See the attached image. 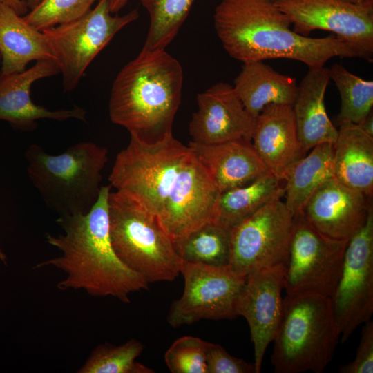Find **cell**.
<instances>
[{"instance_id":"12","label":"cell","mask_w":373,"mask_h":373,"mask_svg":"<svg viewBox=\"0 0 373 373\" xmlns=\"http://www.w3.org/2000/svg\"><path fill=\"white\" fill-rule=\"evenodd\" d=\"M184 280L182 296L171 305L167 322L173 327L191 325L202 319L237 317L236 303L246 278L229 266L213 267L182 260Z\"/></svg>"},{"instance_id":"30","label":"cell","mask_w":373,"mask_h":373,"mask_svg":"<svg viewBox=\"0 0 373 373\" xmlns=\"http://www.w3.org/2000/svg\"><path fill=\"white\" fill-rule=\"evenodd\" d=\"M97 0H42L24 16L26 22L39 30L79 19L91 10Z\"/></svg>"},{"instance_id":"7","label":"cell","mask_w":373,"mask_h":373,"mask_svg":"<svg viewBox=\"0 0 373 373\" xmlns=\"http://www.w3.org/2000/svg\"><path fill=\"white\" fill-rule=\"evenodd\" d=\"M108 203L111 241L119 259L149 283L175 280L182 260L157 218L119 191H110Z\"/></svg>"},{"instance_id":"29","label":"cell","mask_w":373,"mask_h":373,"mask_svg":"<svg viewBox=\"0 0 373 373\" xmlns=\"http://www.w3.org/2000/svg\"><path fill=\"white\" fill-rule=\"evenodd\" d=\"M144 349V344L134 338L119 345L100 344L93 350L77 372L153 373V369L135 361Z\"/></svg>"},{"instance_id":"25","label":"cell","mask_w":373,"mask_h":373,"mask_svg":"<svg viewBox=\"0 0 373 373\" xmlns=\"http://www.w3.org/2000/svg\"><path fill=\"white\" fill-rule=\"evenodd\" d=\"M283 182L269 172L244 186L220 193L216 220L233 228L269 202L283 198Z\"/></svg>"},{"instance_id":"10","label":"cell","mask_w":373,"mask_h":373,"mask_svg":"<svg viewBox=\"0 0 373 373\" xmlns=\"http://www.w3.org/2000/svg\"><path fill=\"white\" fill-rule=\"evenodd\" d=\"M293 223L294 215L278 198L234 226L229 267L246 278L258 270L285 264Z\"/></svg>"},{"instance_id":"1","label":"cell","mask_w":373,"mask_h":373,"mask_svg":"<svg viewBox=\"0 0 373 373\" xmlns=\"http://www.w3.org/2000/svg\"><path fill=\"white\" fill-rule=\"evenodd\" d=\"M108 180L155 216L174 243L216 221L220 193L193 150L172 133L155 141L130 133Z\"/></svg>"},{"instance_id":"8","label":"cell","mask_w":373,"mask_h":373,"mask_svg":"<svg viewBox=\"0 0 373 373\" xmlns=\"http://www.w3.org/2000/svg\"><path fill=\"white\" fill-rule=\"evenodd\" d=\"M139 15L137 8L122 16L113 15L109 0H98L97 6L79 19L41 30L59 64L64 92L77 87L95 57Z\"/></svg>"},{"instance_id":"15","label":"cell","mask_w":373,"mask_h":373,"mask_svg":"<svg viewBox=\"0 0 373 373\" xmlns=\"http://www.w3.org/2000/svg\"><path fill=\"white\" fill-rule=\"evenodd\" d=\"M196 99L198 110L189 126L192 142L211 144L251 139L256 118L247 111L232 85L216 83Z\"/></svg>"},{"instance_id":"32","label":"cell","mask_w":373,"mask_h":373,"mask_svg":"<svg viewBox=\"0 0 373 373\" xmlns=\"http://www.w3.org/2000/svg\"><path fill=\"white\" fill-rule=\"evenodd\" d=\"M205 361L207 373H256L254 363L231 355L217 343L207 342Z\"/></svg>"},{"instance_id":"6","label":"cell","mask_w":373,"mask_h":373,"mask_svg":"<svg viewBox=\"0 0 373 373\" xmlns=\"http://www.w3.org/2000/svg\"><path fill=\"white\" fill-rule=\"evenodd\" d=\"M340 337L330 297L286 295L273 340L276 373H321L333 358Z\"/></svg>"},{"instance_id":"24","label":"cell","mask_w":373,"mask_h":373,"mask_svg":"<svg viewBox=\"0 0 373 373\" xmlns=\"http://www.w3.org/2000/svg\"><path fill=\"white\" fill-rule=\"evenodd\" d=\"M334 146L317 145L291 169L284 180V202L294 216L302 212L313 193L326 181L334 178Z\"/></svg>"},{"instance_id":"13","label":"cell","mask_w":373,"mask_h":373,"mask_svg":"<svg viewBox=\"0 0 373 373\" xmlns=\"http://www.w3.org/2000/svg\"><path fill=\"white\" fill-rule=\"evenodd\" d=\"M290 20L293 30L309 36L316 30L332 32L352 46L359 58L373 59V6L341 0H272Z\"/></svg>"},{"instance_id":"21","label":"cell","mask_w":373,"mask_h":373,"mask_svg":"<svg viewBox=\"0 0 373 373\" xmlns=\"http://www.w3.org/2000/svg\"><path fill=\"white\" fill-rule=\"evenodd\" d=\"M0 75L19 73L33 61L55 59L46 35L13 8L0 3Z\"/></svg>"},{"instance_id":"37","label":"cell","mask_w":373,"mask_h":373,"mask_svg":"<svg viewBox=\"0 0 373 373\" xmlns=\"http://www.w3.org/2000/svg\"><path fill=\"white\" fill-rule=\"evenodd\" d=\"M350 3L362 5V6H373V0H341Z\"/></svg>"},{"instance_id":"9","label":"cell","mask_w":373,"mask_h":373,"mask_svg":"<svg viewBox=\"0 0 373 373\" xmlns=\"http://www.w3.org/2000/svg\"><path fill=\"white\" fill-rule=\"evenodd\" d=\"M347 241L321 233L302 213L294 216L285 264L286 295L331 297L341 275Z\"/></svg>"},{"instance_id":"38","label":"cell","mask_w":373,"mask_h":373,"mask_svg":"<svg viewBox=\"0 0 373 373\" xmlns=\"http://www.w3.org/2000/svg\"><path fill=\"white\" fill-rule=\"evenodd\" d=\"M42 0H26L28 8L32 10L35 8Z\"/></svg>"},{"instance_id":"40","label":"cell","mask_w":373,"mask_h":373,"mask_svg":"<svg viewBox=\"0 0 373 373\" xmlns=\"http://www.w3.org/2000/svg\"><path fill=\"white\" fill-rule=\"evenodd\" d=\"M1 53H0V67H1Z\"/></svg>"},{"instance_id":"16","label":"cell","mask_w":373,"mask_h":373,"mask_svg":"<svg viewBox=\"0 0 373 373\" xmlns=\"http://www.w3.org/2000/svg\"><path fill=\"white\" fill-rule=\"evenodd\" d=\"M59 73L57 61L48 59L37 61L21 73L0 75V120L6 121L23 131L36 129L37 121L41 119L61 122L75 119L86 122V111L80 106L51 111L32 102L30 97L32 84Z\"/></svg>"},{"instance_id":"27","label":"cell","mask_w":373,"mask_h":373,"mask_svg":"<svg viewBox=\"0 0 373 373\" xmlns=\"http://www.w3.org/2000/svg\"><path fill=\"white\" fill-rule=\"evenodd\" d=\"M195 0H140L150 17L143 46L146 50L165 49L177 35Z\"/></svg>"},{"instance_id":"18","label":"cell","mask_w":373,"mask_h":373,"mask_svg":"<svg viewBox=\"0 0 373 373\" xmlns=\"http://www.w3.org/2000/svg\"><path fill=\"white\" fill-rule=\"evenodd\" d=\"M251 140L268 171L282 181L307 154L298 138L291 105L265 107L256 117Z\"/></svg>"},{"instance_id":"35","label":"cell","mask_w":373,"mask_h":373,"mask_svg":"<svg viewBox=\"0 0 373 373\" xmlns=\"http://www.w3.org/2000/svg\"><path fill=\"white\" fill-rule=\"evenodd\" d=\"M358 125L365 133L373 137L372 111Z\"/></svg>"},{"instance_id":"19","label":"cell","mask_w":373,"mask_h":373,"mask_svg":"<svg viewBox=\"0 0 373 373\" xmlns=\"http://www.w3.org/2000/svg\"><path fill=\"white\" fill-rule=\"evenodd\" d=\"M189 146L209 173L220 193L244 186L269 172L251 140L211 144L190 141Z\"/></svg>"},{"instance_id":"33","label":"cell","mask_w":373,"mask_h":373,"mask_svg":"<svg viewBox=\"0 0 373 373\" xmlns=\"http://www.w3.org/2000/svg\"><path fill=\"white\" fill-rule=\"evenodd\" d=\"M354 360L339 367L341 373L373 372V322L364 323Z\"/></svg>"},{"instance_id":"26","label":"cell","mask_w":373,"mask_h":373,"mask_svg":"<svg viewBox=\"0 0 373 373\" xmlns=\"http://www.w3.org/2000/svg\"><path fill=\"white\" fill-rule=\"evenodd\" d=\"M231 231V228L213 221L194 230L174 244L182 260L213 267L228 266Z\"/></svg>"},{"instance_id":"34","label":"cell","mask_w":373,"mask_h":373,"mask_svg":"<svg viewBox=\"0 0 373 373\" xmlns=\"http://www.w3.org/2000/svg\"><path fill=\"white\" fill-rule=\"evenodd\" d=\"M3 3L13 8L19 15H23L28 12L26 0H0Z\"/></svg>"},{"instance_id":"23","label":"cell","mask_w":373,"mask_h":373,"mask_svg":"<svg viewBox=\"0 0 373 373\" xmlns=\"http://www.w3.org/2000/svg\"><path fill=\"white\" fill-rule=\"evenodd\" d=\"M233 87L247 111L255 118L269 104L293 106L298 90L295 78L275 70L264 61L243 63Z\"/></svg>"},{"instance_id":"28","label":"cell","mask_w":373,"mask_h":373,"mask_svg":"<svg viewBox=\"0 0 373 373\" xmlns=\"http://www.w3.org/2000/svg\"><path fill=\"white\" fill-rule=\"evenodd\" d=\"M329 69L341 96V109L338 122H350L358 124L373 106V81L364 79L334 64Z\"/></svg>"},{"instance_id":"4","label":"cell","mask_w":373,"mask_h":373,"mask_svg":"<svg viewBox=\"0 0 373 373\" xmlns=\"http://www.w3.org/2000/svg\"><path fill=\"white\" fill-rule=\"evenodd\" d=\"M183 70L165 49L142 48L115 78L109 98L111 122L146 141L172 133L181 103Z\"/></svg>"},{"instance_id":"31","label":"cell","mask_w":373,"mask_h":373,"mask_svg":"<svg viewBox=\"0 0 373 373\" xmlns=\"http://www.w3.org/2000/svg\"><path fill=\"white\" fill-rule=\"evenodd\" d=\"M207 341L185 336L175 340L164 354L172 373H207L205 352Z\"/></svg>"},{"instance_id":"2","label":"cell","mask_w":373,"mask_h":373,"mask_svg":"<svg viewBox=\"0 0 373 373\" xmlns=\"http://www.w3.org/2000/svg\"><path fill=\"white\" fill-rule=\"evenodd\" d=\"M111 186H102L98 199L85 214L59 216L64 234H47V242L61 254L34 266L53 267L66 274L57 284L61 291L84 290L93 296H112L123 303L129 295L147 290L149 283L128 267L111 241L108 198Z\"/></svg>"},{"instance_id":"22","label":"cell","mask_w":373,"mask_h":373,"mask_svg":"<svg viewBox=\"0 0 373 373\" xmlns=\"http://www.w3.org/2000/svg\"><path fill=\"white\" fill-rule=\"evenodd\" d=\"M334 146V176L345 186L369 198L373 195V137L358 124L338 123Z\"/></svg>"},{"instance_id":"39","label":"cell","mask_w":373,"mask_h":373,"mask_svg":"<svg viewBox=\"0 0 373 373\" xmlns=\"http://www.w3.org/2000/svg\"><path fill=\"white\" fill-rule=\"evenodd\" d=\"M0 260L3 262H5L6 260V256L1 249H0Z\"/></svg>"},{"instance_id":"3","label":"cell","mask_w":373,"mask_h":373,"mask_svg":"<svg viewBox=\"0 0 373 373\" xmlns=\"http://www.w3.org/2000/svg\"><path fill=\"white\" fill-rule=\"evenodd\" d=\"M214 27L229 55L242 63L274 59L325 66L335 57L359 58L356 50L336 35L310 37L296 32L272 0H221Z\"/></svg>"},{"instance_id":"14","label":"cell","mask_w":373,"mask_h":373,"mask_svg":"<svg viewBox=\"0 0 373 373\" xmlns=\"http://www.w3.org/2000/svg\"><path fill=\"white\" fill-rule=\"evenodd\" d=\"M285 273V265L279 264L251 274L238 298L236 314L244 317L249 327L256 373L260 372L265 352L280 323Z\"/></svg>"},{"instance_id":"11","label":"cell","mask_w":373,"mask_h":373,"mask_svg":"<svg viewBox=\"0 0 373 373\" xmlns=\"http://www.w3.org/2000/svg\"><path fill=\"white\" fill-rule=\"evenodd\" d=\"M335 323L345 342L373 313V209L348 240L341 275L330 297Z\"/></svg>"},{"instance_id":"17","label":"cell","mask_w":373,"mask_h":373,"mask_svg":"<svg viewBox=\"0 0 373 373\" xmlns=\"http://www.w3.org/2000/svg\"><path fill=\"white\" fill-rule=\"evenodd\" d=\"M371 199L334 178L313 193L301 213L325 236L348 240L363 225L373 209Z\"/></svg>"},{"instance_id":"20","label":"cell","mask_w":373,"mask_h":373,"mask_svg":"<svg viewBox=\"0 0 373 373\" xmlns=\"http://www.w3.org/2000/svg\"><path fill=\"white\" fill-rule=\"evenodd\" d=\"M329 80L328 68H310L298 85L292 108L298 138L307 153L317 145L334 144L337 138L338 129L329 118L325 106Z\"/></svg>"},{"instance_id":"5","label":"cell","mask_w":373,"mask_h":373,"mask_svg":"<svg viewBox=\"0 0 373 373\" xmlns=\"http://www.w3.org/2000/svg\"><path fill=\"white\" fill-rule=\"evenodd\" d=\"M27 172L46 207L59 216L85 214L98 199L108 150L79 142L58 155L32 144L25 152Z\"/></svg>"},{"instance_id":"36","label":"cell","mask_w":373,"mask_h":373,"mask_svg":"<svg viewBox=\"0 0 373 373\" xmlns=\"http://www.w3.org/2000/svg\"><path fill=\"white\" fill-rule=\"evenodd\" d=\"M129 0H109V8L112 14H117Z\"/></svg>"}]
</instances>
